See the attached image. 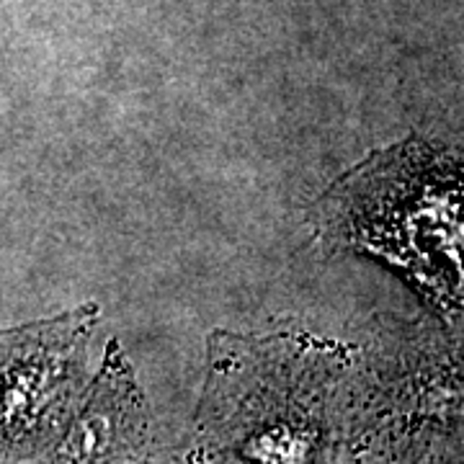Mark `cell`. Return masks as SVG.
Returning <instances> with one entry per match:
<instances>
[{
    "label": "cell",
    "mask_w": 464,
    "mask_h": 464,
    "mask_svg": "<svg viewBox=\"0 0 464 464\" xmlns=\"http://www.w3.org/2000/svg\"><path fill=\"white\" fill-rule=\"evenodd\" d=\"M320 240L380 258L447 317H464V150L402 140L313 207Z\"/></svg>",
    "instance_id": "6da1fadb"
},
{
    "label": "cell",
    "mask_w": 464,
    "mask_h": 464,
    "mask_svg": "<svg viewBox=\"0 0 464 464\" xmlns=\"http://www.w3.org/2000/svg\"><path fill=\"white\" fill-rule=\"evenodd\" d=\"M96 307L0 331V464H16L42 447L75 398Z\"/></svg>",
    "instance_id": "7a4b0ae2"
}]
</instances>
